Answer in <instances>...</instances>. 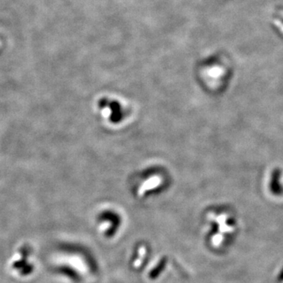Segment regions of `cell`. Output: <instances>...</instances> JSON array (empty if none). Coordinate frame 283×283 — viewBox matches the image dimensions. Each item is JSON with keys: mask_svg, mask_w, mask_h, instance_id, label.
<instances>
[{"mask_svg": "<svg viewBox=\"0 0 283 283\" xmlns=\"http://www.w3.org/2000/svg\"><path fill=\"white\" fill-rule=\"evenodd\" d=\"M238 235V224L235 217L222 214L214 219L208 236V243L215 253H228Z\"/></svg>", "mask_w": 283, "mask_h": 283, "instance_id": "1", "label": "cell"}, {"mask_svg": "<svg viewBox=\"0 0 283 283\" xmlns=\"http://www.w3.org/2000/svg\"><path fill=\"white\" fill-rule=\"evenodd\" d=\"M167 258H162V259L158 262V264L150 271V275H149L150 279H158V278L159 277V275L163 272L164 270L165 269L166 265H167Z\"/></svg>", "mask_w": 283, "mask_h": 283, "instance_id": "2", "label": "cell"}, {"mask_svg": "<svg viewBox=\"0 0 283 283\" xmlns=\"http://www.w3.org/2000/svg\"><path fill=\"white\" fill-rule=\"evenodd\" d=\"M275 283H283V264L279 267L275 277Z\"/></svg>", "mask_w": 283, "mask_h": 283, "instance_id": "3", "label": "cell"}]
</instances>
